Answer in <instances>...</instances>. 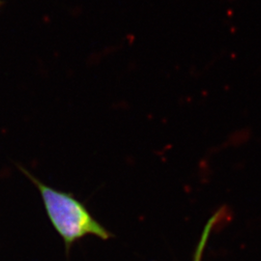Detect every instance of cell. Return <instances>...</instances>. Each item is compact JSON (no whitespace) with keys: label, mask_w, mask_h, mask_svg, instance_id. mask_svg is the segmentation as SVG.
<instances>
[{"label":"cell","mask_w":261,"mask_h":261,"mask_svg":"<svg viewBox=\"0 0 261 261\" xmlns=\"http://www.w3.org/2000/svg\"><path fill=\"white\" fill-rule=\"evenodd\" d=\"M31 179L40 190L51 224L67 247L86 235H95L102 240L113 237L75 197L46 186L33 177Z\"/></svg>","instance_id":"6da1fadb"},{"label":"cell","mask_w":261,"mask_h":261,"mask_svg":"<svg viewBox=\"0 0 261 261\" xmlns=\"http://www.w3.org/2000/svg\"><path fill=\"white\" fill-rule=\"evenodd\" d=\"M224 208H221L219 211H217L206 223L205 226L203 228V231L201 234V237L199 239V242L197 243L196 246V252L194 254V260L193 261H202V256L204 253V250H205L206 244L209 239V236L213 230V227L215 224H217L220 220L222 215L224 214Z\"/></svg>","instance_id":"7a4b0ae2"}]
</instances>
